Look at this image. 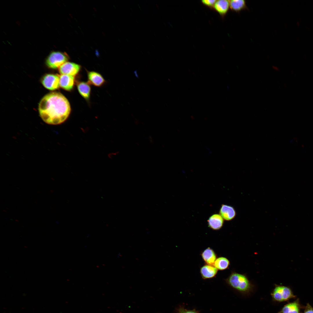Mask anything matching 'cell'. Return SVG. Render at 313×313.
I'll use <instances>...</instances> for the list:
<instances>
[{"mask_svg": "<svg viewBox=\"0 0 313 313\" xmlns=\"http://www.w3.org/2000/svg\"><path fill=\"white\" fill-rule=\"evenodd\" d=\"M271 295L273 301L279 302L287 301L295 297L290 287L276 284L275 285Z\"/></svg>", "mask_w": 313, "mask_h": 313, "instance_id": "obj_3", "label": "cell"}, {"mask_svg": "<svg viewBox=\"0 0 313 313\" xmlns=\"http://www.w3.org/2000/svg\"><path fill=\"white\" fill-rule=\"evenodd\" d=\"M77 88L79 93L83 97L86 99H88L89 98L91 88L88 83L84 82H80L77 84Z\"/></svg>", "mask_w": 313, "mask_h": 313, "instance_id": "obj_15", "label": "cell"}, {"mask_svg": "<svg viewBox=\"0 0 313 313\" xmlns=\"http://www.w3.org/2000/svg\"><path fill=\"white\" fill-rule=\"evenodd\" d=\"M227 283L234 290L243 294H248L254 288V285L245 274L232 271L226 279Z\"/></svg>", "mask_w": 313, "mask_h": 313, "instance_id": "obj_2", "label": "cell"}, {"mask_svg": "<svg viewBox=\"0 0 313 313\" xmlns=\"http://www.w3.org/2000/svg\"><path fill=\"white\" fill-rule=\"evenodd\" d=\"M230 262L227 258L220 257L216 259L213 265L218 270H224L229 266Z\"/></svg>", "mask_w": 313, "mask_h": 313, "instance_id": "obj_17", "label": "cell"}, {"mask_svg": "<svg viewBox=\"0 0 313 313\" xmlns=\"http://www.w3.org/2000/svg\"><path fill=\"white\" fill-rule=\"evenodd\" d=\"M68 59L67 56L65 53L59 52H53L48 57L46 63L49 68L55 69L66 62Z\"/></svg>", "mask_w": 313, "mask_h": 313, "instance_id": "obj_4", "label": "cell"}, {"mask_svg": "<svg viewBox=\"0 0 313 313\" xmlns=\"http://www.w3.org/2000/svg\"><path fill=\"white\" fill-rule=\"evenodd\" d=\"M42 83L46 88L51 90H56L59 88V75L58 74H48L42 78Z\"/></svg>", "mask_w": 313, "mask_h": 313, "instance_id": "obj_5", "label": "cell"}, {"mask_svg": "<svg viewBox=\"0 0 313 313\" xmlns=\"http://www.w3.org/2000/svg\"><path fill=\"white\" fill-rule=\"evenodd\" d=\"M218 269L213 265L206 264L200 269V272L204 279H209L214 277L217 274Z\"/></svg>", "mask_w": 313, "mask_h": 313, "instance_id": "obj_10", "label": "cell"}, {"mask_svg": "<svg viewBox=\"0 0 313 313\" xmlns=\"http://www.w3.org/2000/svg\"><path fill=\"white\" fill-rule=\"evenodd\" d=\"M201 256L204 262L208 265H212L216 259V255L214 251L208 248L202 252Z\"/></svg>", "mask_w": 313, "mask_h": 313, "instance_id": "obj_12", "label": "cell"}, {"mask_svg": "<svg viewBox=\"0 0 313 313\" xmlns=\"http://www.w3.org/2000/svg\"><path fill=\"white\" fill-rule=\"evenodd\" d=\"M40 116L46 123L58 125L64 122L71 111L70 103L66 98L58 92H52L45 96L39 105Z\"/></svg>", "mask_w": 313, "mask_h": 313, "instance_id": "obj_1", "label": "cell"}, {"mask_svg": "<svg viewBox=\"0 0 313 313\" xmlns=\"http://www.w3.org/2000/svg\"><path fill=\"white\" fill-rule=\"evenodd\" d=\"M229 6V1L227 0H216L214 6L215 10L223 16L227 13Z\"/></svg>", "mask_w": 313, "mask_h": 313, "instance_id": "obj_13", "label": "cell"}, {"mask_svg": "<svg viewBox=\"0 0 313 313\" xmlns=\"http://www.w3.org/2000/svg\"><path fill=\"white\" fill-rule=\"evenodd\" d=\"M301 306L299 299L288 303L282 308L278 313H300Z\"/></svg>", "mask_w": 313, "mask_h": 313, "instance_id": "obj_11", "label": "cell"}, {"mask_svg": "<svg viewBox=\"0 0 313 313\" xmlns=\"http://www.w3.org/2000/svg\"><path fill=\"white\" fill-rule=\"evenodd\" d=\"M230 7L232 10L239 12L246 9V2L244 0H232L229 1Z\"/></svg>", "mask_w": 313, "mask_h": 313, "instance_id": "obj_16", "label": "cell"}, {"mask_svg": "<svg viewBox=\"0 0 313 313\" xmlns=\"http://www.w3.org/2000/svg\"><path fill=\"white\" fill-rule=\"evenodd\" d=\"M304 313H313V307L309 303L305 306Z\"/></svg>", "mask_w": 313, "mask_h": 313, "instance_id": "obj_20", "label": "cell"}, {"mask_svg": "<svg viewBox=\"0 0 313 313\" xmlns=\"http://www.w3.org/2000/svg\"><path fill=\"white\" fill-rule=\"evenodd\" d=\"M74 76L64 74L59 75V85L64 90L70 91L74 86Z\"/></svg>", "mask_w": 313, "mask_h": 313, "instance_id": "obj_9", "label": "cell"}, {"mask_svg": "<svg viewBox=\"0 0 313 313\" xmlns=\"http://www.w3.org/2000/svg\"><path fill=\"white\" fill-rule=\"evenodd\" d=\"M177 313H199L195 310H188L183 307H181Z\"/></svg>", "mask_w": 313, "mask_h": 313, "instance_id": "obj_18", "label": "cell"}, {"mask_svg": "<svg viewBox=\"0 0 313 313\" xmlns=\"http://www.w3.org/2000/svg\"><path fill=\"white\" fill-rule=\"evenodd\" d=\"M216 1V0H203L201 1L204 4L207 6L212 7L214 6Z\"/></svg>", "mask_w": 313, "mask_h": 313, "instance_id": "obj_19", "label": "cell"}, {"mask_svg": "<svg viewBox=\"0 0 313 313\" xmlns=\"http://www.w3.org/2000/svg\"><path fill=\"white\" fill-rule=\"evenodd\" d=\"M80 65L77 64L66 62L59 68V71L61 74H64L74 76L76 75L80 69Z\"/></svg>", "mask_w": 313, "mask_h": 313, "instance_id": "obj_6", "label": "cell"}, {"mask_svg": "<svg viewBox=\"0 0 313 313\" xmlns=\"http://www.w3.org/2000/svg\"><path fill=\"white\" fill-rule=\"evenodd\" d=\"M219 213L223 219L227 221L232 220L236 215V212L233 207L223 204L221 205Z\"/></svg>", "mask_w": 313, "mask_h": 313, "instance_id": "obj_8", "label": "cell"}, {"mask_svg": "<svg viewBox=\"0 0 313 313\" xmlns=\"http://www.w3.org/2000/svg\"><path fill=\"white\" fill-rule=\"evenodd\" d=\"M208 227L211 229L217 230L223 226L224 219L219 214H215L211 215L207 221Z\"/></svg>", "mask_w": 313, "mask_h": 313, "instance_id": "obj_7", "label": "cell"}, {"mask_svg": "<svg viewBox=\"0 0 313 313\" xmlns=\"http://www.w3.org/2000/svg\"><path fill=\"white\" fill-rule=\"evenodd\" d=\"M88 77L89 81L94 85L99 86L104 83V80L99 73L94 71L88 73Z\"/></svg>", "mask_w": 313, "mask_h": 313, "instance_id": "obj_14", "label": "cell"}]
</instances>
